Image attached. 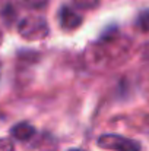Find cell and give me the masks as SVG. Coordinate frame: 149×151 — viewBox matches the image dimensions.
Wrapping results in <instances>:
<instances>
[{
	"label": "cell",
	"mask_w": 149,
	"mask_h": 151,
	"mask_svg": "<svg viewBox=\"0 0 149 151\" xmlns=\"http://www.w3.org/2000/svg\"><path fill=\"white\" fill-rule=\"evenodd\" d=\"M18 32L25 40L38 41V40H44L50 34V27H48V22L43 16L31 15V16L24 18L19 22Z\"/></svg>",
	"instance_id": "6da1fadb"
},
{
	"label": "cell",
	"mask_w": 149,
	"mask_h": 151,
	"mask_svg": "<svg viewBox=\"0 0 149 151\" xmlns=\"http://www.w3.org/2000/svg\"><path fill=\"white\" fill-rule=\"evenodd\" d=\"M98 145L101 148L113 151H140V144L138 141L115 134L101 135L98 138Z\"/></svg>",
	"instance_id": "7a4b0ae2"
},
{
	"label": "cell",
	"mask_w": 149,
	"mask_h": 151,
	"mask_svg": "<svg viewBox=\"0 0 149 151\" xmlns=\"http://www.w3.org/2000/svg\"><path fill=\"white\" fill-rule=\"evenodd\" d=\"M85 63L91 69H101L108 62V49L99 41L98 44H92L85 50Z\"/></svg>",
	"instance_id": "3957f363"
},
{
	"label": "cell",
	"mask_w": 149,
	"mask_h": 151,
	"mask_svg": "<svg viewBox=\"0 0 149 151\" xmlns=\"http://www.w3.org/2000/svg\"><path fill=\"white\" fill-rule=\"evenodd\" d=\"M83 18L75 12L72 7L69 6H63L60 10H58V22H60V27L66 31H73L76 28L81 27Z\"/></svg>",
	"instance_id": "277c9868"
},
{
	"label": "cell",
	"mask_w": 149,
	"mask_h": 151,
	"mask_svg": "<svg viewBox=\"0 0 149 151\" xmlns=\"http://www.w3.org/2000/svg\"><path fill=\"white\" fill-rule=\"evenodd\" d=\"M10 132H12V137L15 139H18V141H28V139H31L34 137L35 128L32 125L26 123V122H21V123L15 125Z\"/></svg>",
	"instance_id": "5b68a950"
},
{
	"label": "cell",
	"mask_w": 149,
	"mask_h": 151,
	"mask_svg": "<svg viewBox=\"0 0 149 151\" xmlns=\"http://www.w3.org/2000/svg\"><path fill=\"white\" fill-rule=\"evenodd\" d=\"M16 15L13 0H0V16L6 24H12L16 19Z\"/></svg>",
	"instance_id": "8992f818"
},
{
	"label": "cell",
	"mask_w": 149,
	"mask_h": 151,
	"mask_svg": "<svg viewBox=\"0 0 149 151\" xmlns=\"http://www.w3.org/2000/svg\"><path fill=\"white\" fill-rule=\"evenodd\" d=\"M21 4L29 10H41L48 4V0H21Z\"/></svg>",
	"instance_id": "52a82bcc"
},
{
	"label": "cell",
	"mask_w": 149,
	"mask_h": 151,
	"mask_svg": "<svg viewBox=\"0 0 149 151\" xmlns=\"http://www.w3.org/2000/svg\"><path fill=\"white\" fill-rule=\"evenodd\" d=\"M136 27L143 32H149V10H143L139 13L136 19Z\"/></svg>",
	"instance_id": "ba28073f"
},
{
	"label": "cell",
	"mask_w": 149,
	"mask_h": 151,
	"mask_svg": "<svg viewBox=\"0 0 149 151\" xmlns=\"http://www.w3.org/2000/svg\"><path fill=\"white\" fill-rule=\"evenodd\" d=\"M73 4L79 9H83V10H89V9H94L97 7L99 3V0H72Z\"/></svg>",
	"instance_id": "9c48e42d"
},
{
	"label": "cell",
	"mask_w": 149,
	"mask_h": 151,
	"mask_svg": "<svg viewBox=\"0 0 149 151\" xmlns=\"http://www.w3.org/2000/svg\"><path fill=\"white\" fill-rule=\"evenodd\" d=\"M15 145L9 138H0V151H13Z\"/></svg>",
	"instance_id": "30bf717a"
},
{
	"label": "cell",
	"mask_w": 149,
	"mask_h": 151,
	"mask_svg": "<svg viewBox=\"0 0 149 151\" xmlns=\"http://www.w3.org/2000/svg\"><path fill=\"white\" fill-rule=\"evenodd\" d=\"M143 56L146 57V59H149V44L145 47V51H143Z\"/></svg>",
	"instance_id": "8fae6325"
},
{
	"label": "cell",
	"mask_w": 149,
	"mask_h": 151,
	"mask_svg": "<svg viewBox=\"0 0 149 151\" xmlns=\"http://www.w3.org/2000/svg\"><path fill=\"white\" fill-rule=\"evenodd\" d=\"M1 43H3V34H1V31H0V46H1Z\"/></svg>",
	"instance_id": "7c38bea8"
},
{
	"label": "cell",
	"mask_w": 149,
	"mask_h": 151,
	"mask_svg": "<svg viewBox=\"0 0 149 151\" xmlns=\"http://www.w3.org/2000/svg\"><path fill=\"white\" fill-rule=\"evenodd\" d=\"M70 151H83V150H79V148H75V150H70Z\"/></svg>",
	"instance_id": "4fadbf2b"
}]
</instances>
